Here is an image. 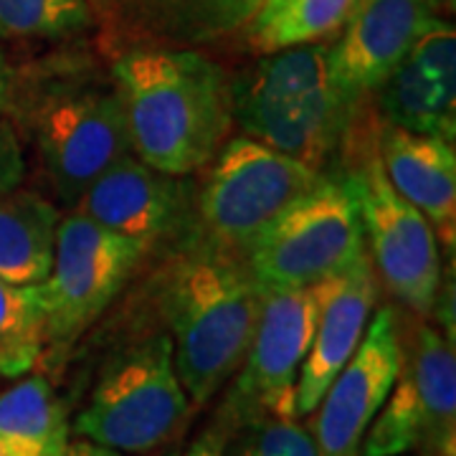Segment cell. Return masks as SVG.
<instances>
[{
  "instance_id": "3957f363",
  "label": "cell",
  "mask_w": 456,
  "mask_h": 456,
  "mask_svg": "<svg viewBox=\"0 0 456 456\" xmlns=\"http://www.w3.org/2000/svg\"><path fill=\"white\" fill-rule=\"evenodd\" d=\"M5 114L18 132L31 137L53 193L71 208L110 165L132 155L125 104L112 74L102 79L51 69L28 82L16 74Z\"/></svg>"
},
{
  "instance_id": "9a60e30c",
  "label": "cell",
  "mask_w": 456,
  "mask_h": 456,
  "mask_svg": "<svg viewBox=\"0 0 456 456\" xmlns=\"http://www.w3.org/2000/svg\"><path fill=\"white\" fill-rule=\"evenodd\" d=\"M386 178L431 224L449 254L456 244V155L454 142L391 127L380 137Z\"/></svg>"
},
{
  "instance_id": "e0dca14e",
  "label": "cell",
  "mask_w": 456,
  "mask_h": 456,
  "mask_svg": "<svg viewBox=\"0 0 456 456\" xmlns=\"http://www.w3.org/2000/svg\"><path fill=\"white\" fill-rule=\"evenodd\" d=\"M61 213L49 198L13 188L0 193V279L33 287L44 284L53 266Z\"/></svg>"
},
{
  "instance_id": "1f68e13d",
  "label": "cell",
  "mask_w": 456,
  "mask_h": 456,
  "mask_svg": "<svg viewBox=\"0 0 456 456\" xmlns=\"http://www.w3.org/2000/svg\"><path fill=\"white\" fill-rule=\"evenodd\" d=\"M0 456H23V454L18 452L16 446L11 444V441H5L3 436H0Z\"/></svg>"
},
{
  "instance_id": "603a6c76",
  "label": "cell",
  "mask_w": 456,
  "mask_h": 456,
  "mask_svg": "<svg viewBox=\"0 0 456 456\" xmlns=\"http://www.w3.org/2000/svg\"><path fill=\"white\" fill-rule=\"evenodd\" d=\"M358 0H292L279 16L248 28L251 44L264 53L320 44L345 26Z\"/></svg>"
},
{
  "instance_id": "d6a6232c",
  "label": "cell",
  "mask_w": 456,
  "mask_h": 456,
  "mask_svg": "<svg viewBox=\"0 0 456 456\" xmlns=\"http://www.w3.org/2000/svg\"><path fill=\"white\" fill-rule=\"evenodd\" d=\"M444 5H449V8H452V5H454V0H444Z\"/></svg>"
},
{
  "instance_id": "277c9868",
  "label": "cell",
  "mask_w": 456,
  "mask_h": 456,
  "mask_svg": "<svg viewBox=\"0 0 456 456\" xmlns=\"http://www.w3.org/2000/svg\"><path fill=\"white\" fill-rule=\"evenodd\" d=\"M228 104L246 137L314 170L338 147L353 112L332 84L322 44L264 53L233 82Z\"/></svg>"
},
{
  "instance_id": "6da1fadb",
  "label": "cell",
  "mask_w": 456,
  "mask_h": 456,
  "mask_svg": "<svg viewBox=\"0 0 456 456\" xmlns=\"http://www.w3.org/2000/svg\"><path fill=\"white\" fill-rule=\"evenodd\" d=\"M132 155L165 175L185 178L211 160L231 125L221 66L193 49L134 46L112 61Z\"/></svg>"
},
{
  "instance_id": "30bf717a",
  "label": "cell",
  "mask_w": 456,
  "mask_h": 456,
  "mask_svg": "<svg viewBox=\"0 0 456 456\" xmlns=\"http://www.w3.org/2000/svg\"><path fill=\"white\" fill-rule=\"evenodd\" d=\"M345 183L358 203L362 233L383 281L408 310L428 317L441 284L439 239L431 224L395 193L378 155L362 160Z\"/></svg>"
},
{
  "instance_id": "44dd1931",
  "label": "cell",
  "mask_w": 456,
  "mask_h": 456,
  "mask_svg": "<svg viewBox=\"0 0 456 456\" xmlns=\"http://www.w3.org/2000/svg\"><path fill=\"white\" fill-rule=\"evenodd\" d=\"M44 358L41 287H20L0 279V375L31 373Z\"/></svg>"
},
{
  "instance_id": "2e32d148",
  "label": "cell",
  "mask_w": 456,
  "mask_h": 456,
  "mask_svg": "<svg viewBox=\"0 0 456 456\" xmlns=\"http://www.w3.org/2000/svg\"><path fill=\"white\" fill-rule=\"evenodd\" d=\"M264 0H112V28L167 46H203L254 23Z\"/></svg>"
},
{
  "instance_id": "7a4b0ae2",
  "label": "cell",
  "mask_w": 456,
  "mask_h": 456,
  "mask_svg": "<svg viewBox=\"0 0 456 456\" xmlns=\"http://www.w3.org/2000/svg\"><path fill=\"white\" fill-rule=\"evenodd\" d=\"M259 312L261 287L239 256L200 246L173 266L163 314L191 406H206L244 365Z\"/></svg>"
},
{
  "instance_id": "f546056e",
  "label": "cell",
  "mask_w": 456,
  "mask_h": 456,
  "mask_svg": "<svg viewBox=\"0 0 456 456\" xmlns=\"http://www.w3.org/2000/svg\"><path fill=\"white\" fill-rule=\"evenodd\" d=\"M292 0H264V5H261L259 16L254 18V23L248 26V28H254V26H261V23H266V20H272L274 16H279L287 5H289Z\"/></svg>"
},
{
  "instance_id": "8992f818",
  "label": "cell",
  "mask_w": 456,
  "mask_h": 456,
  "mask_svg": "<svg viewBox=\"0 0 456 456\" xmlns=\"http://www.w3.org/2000/svg\"><path fill=\"white\" fill-rule=\"evenodd\" d=\"M365 259V233L347 183L320 178L246 251L261 289H297L340 277Z\"/></svg>"
},
{
  "instance_id": "d6986e66",
  "label": "cell",
  "mask_w": 456,
  "mask_h": 456,
  "mask_svg": "<svg viewBox=\"0 0 456 456\" xmlns=\"http://www.w3.org/2000/svg\"><path fill=\"white\" fill-rule=\"evenodd\" d=\"M71 424L46 375L33 373L0 393V436L23 456H66Z\"/></svg>"
},
{
  "instance_id": "484cf974",
  "label": "cell",
  "mask_w": 456,
  "mask_h": 456,
  "mask_svg": "<svg viewBox=\"0 0 456 456\" xmlns=\"http://www.w3.org/2000/svg\"><path fill=\"white\" fill-rule=\"evenodd\" d=\"M26 178V158L13 119L0 112V193L13 191Z\"/></svg>"
},
{
  "instance_id": "7402d4cb",
  "label": "cell",
  "mask_w": 456,
  "mask_h": 456,
  "mask_svg": "<svg viewBox=\"0 0 456 456\" xmlns=\"http://www.w3.org/2000/svg\"><path fill=\"white\" fill-rule=\"evenodd\" d=\"M97 18L86 0H0V41H69Z\"/></svg>"
},
{
  "instance_id": "f1b7e54d",
  "label": "cell",
  "mask_w": 456,
  "mask_h": 456,
  "mask_svg": "<svg viewBox=\"0 0 456 456\" xmlns=\"http://www.w3.org/2000/svg\"><path fill=\"white\" fill-rule=\"evenodd\" d=\"M66 456H130V454H119V452H112V449H102V446H94V444H89V441H74V444H69Z\"/></svg>"
},
{
  "instance_id": "d4e9b609",
  "label": "cell",
  "mask_w": 456,
  "mask_h": 456,
  "mask_svg": "<svg viewBox=\"0 0 456 456\" xmlns=\"http://www.w3.org/2000/svg\"><path fill=\"white\" fill-rule=\"evenodd\" d=\"M408 59L439 84L446 97L456 99V33L449 23L434 18L416 38Z\"/></svg>"
},
{
  "instance_id": "5bb4252c",
  "label": "cell",
  "mask_w": 456,
  "mask_h": 456,
  "mask_svg": "<svg viewBox=\"0 0 456 456\" xmlns=\"http://www.w3.org/2000/svg\"><path fill=\"white\" fill-rule=\"evenodd\" d=\"M378 284L368 256L358 261L350 272L335 279L327 294L325 310L320 314L317 332L310 353L299 368L294 388V413L310 416L322 401V395L335 380V375L353 358L365 335L368 320L373 314Z\"/></svg>"
},
{
  "instance_id": "52a82bcc",
  "label": "cell",
  "mask_w": 456,
  "mask_h": 456,
  "mask_svg": "<svg viewBox=\"0 0 456 456\" xmlns=\"http://www.w3.org/2000/svg\"><path fill=\"white\" fill-rule=\"evenodd\" d=\"M320 170L287 158L251 137H236L211 170L198 203L206 248L239 256L294 200L320 183Z\"/></svg>"
},
{
  "instance_id": "9c48e42d",
  "label": "cell",
  "mask_w": 456,
  "mask_h": 456,
  "mask_svg": "<svg viewBox=\"0 0 456 456\" xmlns=\"http://www.w3.org/2000/svg\"><path fill=\"white\" fill-rule=\"evenodd\" d=\"M335 279L297 289H261V312L254 338L228 395L224 421L236 424L251 416H294V388L310 353L320 314Z\"/></svg>"
},
{
  "instance_id": "83f0119b",
  "label": "cell",
  "mask_w": 456,
  "mask_h": 456,
  "mask_svg": "<svg viewBox=\"0 0 456 456\" xmlns=\"http://www.w3.org/2000/svg\"><path fill=\"white\" fill-rule=\"evenodd\" d=\"M16 69L11 66L8 56L0 51V112L8 110V102H11V94H13V84H16Z\"/></svg>"
},
{
  "instance_id": "836d02e7",
  "label": "cell",
  "mask_w": 456,
  "mask_h": 456,
  "mask_svg": "<svg viewBox=\"0 0 456 456\" xmlns=\"http://www.w3.org/2000/svg\"><path fill=\"white\" fill-rule=\"evenodd\" d=\"M403 456H416V454H403Z\"/></svg>"
},
{
  "instance_id": "ba28073f",
  "label": "cell",
  "mask_w": 456,
  "mask_h": 456,
  "mask_svg": "<svg viewBox=\"0 0 456 456\" xmlns=\"http://www.w3.org/2000/svg\"><path fill=\"white\" fill-rule=\"evenodd\" d=\"M145 244L71 211L56 231V254L41 287L44 353L56 360L110 307L140 264Z\"/></svg>"
},
{
  "instance_id": "4fadbf2b",
  "label": "cell",
  "mask_w": 456,
  "mask_h": 456,
  "mask_svg": "<svg viewBox=\"0 0 456 456\" xmlns=\"http://www.w3.org/2000/svg\"><path fill=\"white\" fill-rule=\"evenodd\" d=\"M74 211L150 248L183 224L188 185L125 155L84 191Z\"/></svg>"
},
{
  "instance_id": "4316f807",
  "label": "cell",
  "mask_w": 456,
  "mask_h": 456,
  "mask_svg": "<svg viewBox=\"0 0 456 456\" xmlns=\"http://www.w3.org/2000/svg\"><path fill=\"white\" fill-rule=\"evenodd\" d=\"M224 439H226L224 426H213L183 456H224Z\"/></svg>"
},
{
  "instance_id": "ac0fdd59",
  "label": "cell",
  "mask_w": 456,
  "mask_h": 456,
  "mask_svg": "<svg viewBox=\"0 0 456 456\" xmlns=\"http://www.w3.org/2000/svg\"><path fill=\"white\" fill-rule=\"evenodd\" d=\"M401 368L413 378L431 416V446L424 456H456L454 340L419 322L408 342H401Z\"/></svg>"
},
{
  "instance_id": "ffe728a7",
  "label": "cell",
  "mask_w": 456,
  "mask_h": 456,
  "mask_svg": "<svg viewBox=\"0 0 456 456\" xmlns=\"http://www.w3.org/2000/svg\"><path fill=\"white\" fill-rule=\"evenodd\" d=\"M380 107L393 127L431 134L454 142L456 99L446 97L411 59L393 71L380 86Z\"/></svg>"
},
{
  "instance_id": "4dcf8cb0",
  "label": "cell",
  "mask_w": 456,
  "mask_h": 456,
  "mask_svg": "<svg viewBox=\"0 0 456 456\" xmlns=\"http://www.w3.org/2000/svg\"><path fill=\"white\" fill-rule=\"evenodd\" d=\"M89 3V8H92V13L97 20H102L107 28H112V20H114V11H112V0H86Z\"/></svg>"
},
{
  "instance_id": "5b68a950",
  "label": "cell",
  "mask_w": 456,
  "mask_h": 456,
  "mask_svg": "<svg viewBox=\"0 0 456 456\" xmlns=\"http://www.w3.org/2000/svg\"><path fill=\"white\" fill-rule=\"evenodd\" d=\"M191 411L170 335L160 332L107 360L71 431L102 449L142 456L175 439Z\"/></svg>"
},
{
  "instance_id": "cb8c5ba5",
  "label": "cell",
  "mask_w": 456,
  "mask_h": 456,
  "mask_svg": "<svg viewBox=\"0 0 456 456\" xmlns=\"http://www.w3.org/2000/svg\"><path fill=\"white\" fill-rule=\"evenodd\" d=\"M224 431V456H317L310 426L294 416L261 413L226 424Z\"/></svg>"
},
{
  "instance_id": "8fae6325",
  "label": "cell",
  "mask_w": 456,
  "mask_h": 456,
  "mask_svg": "<svg viewBox=\"0 0 456 456\" xmlns=\"http://www.w3.org/2000/svg\"><path fill=\"white\" fill-rule=\"evenodd\" d=\"M401 368V335L391 307H378L358 350L312 411L317 456H360L362 439Z\"/></svg>"
},
{
  "instance_id": "7c38bea8",
  "label": "cell",
  "mask_w": 456,
  "mask_h": 456,
  "mask_svg": "<svg viewBox=\"0 0 456 456\" xmlns=\"http://www.w3.org/2000/svg\"><path fill=\"white\" fill-rule=\"evenodd\" d=\"M444 0H358L345 20L327 64L335 89L353 107L408 59L416 38L434 20Z\"/></svg>"
}]
</instances>
